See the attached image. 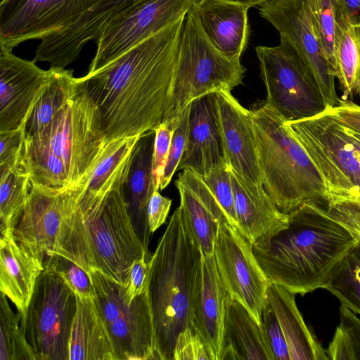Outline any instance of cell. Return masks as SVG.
Returning <instances> with one entry per match:
<instances>
[{
    "label": "cell",
    "instance_id": "cell-2",
    "mask_svg": "<svg viewBox=\"0 0 360 360\" xmlns=\"http://www.w3.org/2000/svg\"><path fill=\"white\" fill-rule=\"evenodd\" d=\"M288 214L286 228L252 245L255 256L271 283L295 295L325 289L358 239L325 200L305 203Z\"/></svg>",
    "mask_w": 360,
    "mask_h": 360
},
{
    "label": "cell",
    "instance_id": "cell-41",
    "mask_svg": "<svg viewBox=\"0 0 360 360\" xmlns=\"http://www.w3.org/2000/svg\"><path fill=\"white\" fill-rule=\"evenodd\" d=\"M260 326L274 360H290L288 346L278 320L266 300L261 314Z\"/></svg>",
    "mask_w": 360,
    "mask_h": 360
},
{
    "label": "cell",
    "instance_id": "cell-29",
    "mask_svg": "<svg viewBox=\"0 0 360 360\" xmlns=\"http://www.w3.org/2000/svg\"><path fill=\"white\" fill-rule=\"evenodd\" d=\"M117 360L112 342L94 300L77 296L69 360Z\"/></svg>",
    "mask_w": 360,
    "mask_h": 360
},
{
    "label": "cell",
    "instance_id": "cell-23",
    "mask_svg": "<svg viewBox=\"0 0 360 360\" xmlns=\"http://www.w3.org/2000/svg\"><path fill=\"white\" fill-rule=\"evenodd\" d=\"M180 195L181 212L203 256L214 255L219 224L228 220L221 207L202 176L184 169L175 181Z\"/></svg>",
    "mask_w": 360,
    "mask_h": 360
},
{
    "label": "cell",
    "instance_id": "cell-32",
    "mask_svg": "<svg viewBox=\"0 0 360 360\" xmlns=\"http://www.w3.org/2000/svg\"><path fill=\"white\" fill-rule=\"evenodd\" d=\"M141 135L124 137L108 143L102 158L90 175L77 184L80 194L99 195L108 189L130 158Z\"/></svg>",
    "mask_w": 360,
    "mask_h": 360
},
{
    "label": "cell",
    "instance_id": "cell-30",
    "mask_svg": "<svg viewBox=\"0 0 360 360\" xmlns=\"http://www.w3.org/2000/svg\"><path fill=\"white\" fill-rule=\"evenodd\" d=\"M51 76L33 103L21 129L24 140L40 132L77 90V77L72 70L50 68Z\"/></svg>",
    "mask_w": 360,
    "mask_h": 360
},
{
    "label": "cell",
    "instance_id": "cell-45",
    "mask_svg": "<svg viewBox=\"0 0 360 360\" xmlns=\"http://www.w3.org/2000/svg\"><path fill=\"white\" fill-rule=\"evenodd\" d=\"M146 256L137 259L130 268L128 284L124 290V299L130 304L134 298L147 290L150 272V259Z\"/></svg>",
    "mask_w": 360,
    "mask_h": 360
},
{
    "label": "cell",
    "instance_id": "cell-21",
    "mask_svg": "<svg viewBox=\"0 0 360 360\" xmlns=\"http://www.w3.org/2000/svg\"><path fill=\"white\" fill-rule=\"evenodd\" d=\"M230 175L238 228L253 246L262 245L288 226V214L278 208L263 186L248 181L231 167Z\"/></svg>",
    "mask_w": 360,
    "mask_h": 360
},
{
    "label": "cell",
    "instance_id": "cell-12",
    "mask_svg": "<svg viewBox=\"0 0 360 360\" xmlns=\"http://www.w3.org/2000/svg\"><path fill=\"white\" fill-rule=\"evenodd\" d=\"M195 0H137L110 20L96 41L92 73L184 17Z\"/></svg>",
    "mask_w": 360,
    "mask_h": 360
},
{
    "label": "cell",
    "instance_id": "cell-15",
    "mask_svg": "<svg viewBox=\"0 0 360 360\" xmlns=\"http://www.w3.org/2000/svg\"><path fill=\"white\" fill-rule=\"evenodd\" d=\"M100 0H0V46L12 49L77 20Z\"/></svg>",
    "mask_w": 360,
    "mask_h": 360
},
{
    "label": "cell",
    "instance_id": "cell-38",
    "mask_svg": "<svg viewBox=\"0 0 360 360\" xmlns=\"http://www.w3.org/2000/svg\"><path fill=\"white\" fill-rule=\"evenodd\" d=\"M44 267L57 273L77 297L95 299L94 287L89 274L72 261L57 254H51L44 257Z\"/></svg>",
    "mask_w": 360,
    "mask_h": 360
},
{
    "label": "cell",
    "instance_id": "cell-46",
    "mask_svg": "<svg viewBox=\"0 0 360 360\" xmlns=\"http://www.w3.org/2000/svg\"><path fill=\"white\" fill-rule=\"evenodd\" d=\"M172 202L171 199L162 196L159 191H154L151 195L147 207V217L152 233L165 222Z\"/></svg>",
    "mask_w": 360,
    "mask_h": 360
},
{
    "label": "cell",
    "instance_id": "cell-27",
    "mask_svg": "<svg viewBox=\"0 0 360 360\" xmlns=\"http://www.w3.org/2000/svg\"><path fill=\"white\" fill-rule=\"evenodd\" d=\"M274 360L261 326L239 302L229 297L219 360Z\"/></svg>",
    "mask_w": 360,
    "mask_h": 360
},
{
    "label": "cell",
    "instance_id": "cell-7",
    "mask_svg": "<svg viewBox=\"0 0 360 360\" xmlns=\"http://www.w3.org/2000/svg\"><path fill=\"white\" fill-rule=\"evenodd\" d=\"M245 71L240 59L228 57L210 41L191 8L184 18L172 91L163 122L174 129L192 101L208 94L231 91L242 83Z\"/></svg>",
    "mask_w": 360,
    "mask_h": 360
},
{
    "label": "cell",
    "instance_id": "cell-39",
    "mask_svg": "<svg viewBox=\"0 0 360 360\" xmlns=\"http://www.w3.org/2000/svg\"><path fill=\"white\" fill-rule=\"evenodd\" d=\"M201 176L221 207L229 221L238 227L234 193L228 164L225 161L214 167L207 175Z\"/></svg>",
    "mask_w": 360,
    "mask_h": 360
},
{
    "label": "cell",
    "instance_id": "cell-48",
    "mask_svg": "<svg viewBox=\"0 0 360 360\" xmlns=\"http://www.w3.org/2000/svg\"><path fill=\"white\" fill-rule=\"evenodd\" d=\"M350 26L360 25V0H344Z\"/></svg>",
    "mask_w": 360,
    "mask_h": 360
},
{
    "label": "cell",
    "instance_id": "cell-9",
    "mask_svg": "<svg viewBox=\"0 0 360 360\" xmlns=\"http://www.w3.org/2000/svg\"><path fill=\"white\" fill-rule=\"evenodd\" d=\"M276 46H258L257 56L266 98L264 104L286 121L309 119L328 110L314 77L295 48L280 37Z\"/></svg>",
    "mask_w": 360,
    "mask_h": 360
},
{
    "label": "cell",
    "instance_id": "cell-33",
    "mask_svg": "<svg viewBox=\"0 0 360 360\" xmlns=\"http://www.w3.org/2000/svg\"><path fill=\"white\" fill-rule=\"evenodd\" d=\"M309 2L323 51L335 75L340 43L350 26L344 0H309Z\"/></svg>",
    "mask_w": 360,
    "mask_h": 360
},
{
    "label": "cell",
    "instance_id": "cell-19",
    "mask_svg": "<svg viewBox=\"0 0 360 360\" xmlns=\"http://www.w3.org/2000/svg\"><path fill=\"white\" fill-rule=\"evenodd\" d=\"M216 95L218 125L226 162L245 179L262 186L250 110L243 107L231 91H222Z\"/></svg>",
    "mask_w": 360,
    "mask_h": 360
},
{
    "label": "cell",
    "instance_id": "cell-49",
    "mask_svg": "<svg viewBox=\"0 0 360 360\" xmlns=\"http://www.w3.org/2000/svg\"><path fill=\"white\" fill-rule=\"evenodd\" d=\"M232 3L248 6L249 7L260 6L265 4L274 3L281 0H222Z\"/></svg>",
    "mask_w": 360,
    "mask_h": 360
},
{
    "label": "cell",
    "instance_id": "cell-44",
    "mask_svg": "<svg viewBox=\"0 0 360 360\" xmlns=\"http://www.w3.org/2000/svg\"><path fill=\"white\" fill-rule=\"evenodd\" d=\"M23 144L21 128L0 131V168L11 167L21 162Z\"/></svg>",
    "mask_w": 360,
    "mask_h": 360
},
{
    "label": "cell",
    "instance_id": "cell-24",
    "mask_svg": "<svg viewBox=\"0 0 360 360\" xmlns=\"http://www.w3.org/2000/svg\"><path fill=\"white\" fill-rule=\"evenodd\" d=\"M250 8L222 0H195L191 6L210 41L234 59H240L248 44Z\"/></svg>",
    "mask_w": 360,
    "mask_h": 360
},
{
    "label": "cell",
    "instance_id": "cell-10",
    "mask_svg": "<svg viewBox=\"0 0 360 360\" xmlns=\"http://www.w3.org/2000/svg\"><path fill=\"white\" fill-rule=\"evenodd\" d=\"M77 295L54 271L44 267L20 321L36 360H69Z\"/></svg>",
    "mask_w": 360,
    "mask_h": 360
},
{
    "label": "cell",
    "instance_id": "cell-17",
    "mask_svg": "<svg viewBox=\"0 0 360 360\" xmlns=\"http://www.w3.org/2000/svg\"><path fill=\"white\" fill-rule=\"evenodd\" d=\"M50 76V69L44 70L0 46V131L21 127Z\"/></svg>",
    "mask_w": 360,
    "mask_h": 360
},
{
    "label": "cell",
    "instance_id": "cell-3",
    "mask_svg": "<svg viewBox=\"0 0 360 360\" xmlns=\"http://www.w3.org/2000/svg\"><path fill=\"white\" fill-rule=\"evenodd\" d=\"M130 160L131 156L103 193L89 196L79 191L75 207L62 221L53 248L46 254L61 255L87 273L98 271L125 288L134 261L152 257L134 229L125 202Z\"/></svg>",
    "mask_w": 360,
    "mask_h": 360
},
{
    "label": "cell",
    "instance_id": "cell-6",
    "mask_svg": "<svg viewBox=\"0 0 360 360\" xmlns=\"http://www.w3.org/2000/svg\"><path fill=\"white\" fill-rule=\"evenodd\" d=\"M285 124L319 171L326 204L360 208V134L341 123L329 110Z\"/></svg>",
    "mask_w": 360,
    "mask_h": 360
},
{
    "label": "cell",
    "instance_id": "cell-5",
    "mask_svg": "<svg viewBox=\"0 0 360 360\" xmlns=\"http://www.w3.org/2000/svg\"><path fill=\"white\" fill-rule=\"evenodd\" d=\"M262 186L278 208L289 214L305 203L326 200L319 171L274 109L250 110Z\"/></svg>",
    "mask_w": 360,
    "mask_h": 360
},
{
    "label": "cell",
    "instance_id": "cell-25",
    "mask_svg": "<svg viewBox=\"0 0 360 360\" xmlns=\"http://www.w3.org/2000/svg\"><path fill=\"white\" fill-rule=\"evenodd\" d=\"M155 131L141 135L132 151L130 167L124 186L125 202L134 229L148 252L152 233L150 231L147 207L155 191L152 174Z\"/></svg>",
    "mask_w": 360,
    "mask_h": 360
},
{
    "label": "cell",
    "instance_id": "cell-35",
    "mask_svg": "<svg viewBox=\"0 0 360 360\" xmlns=\"http://www.w3.org/2000/svg\"><path fill=\"white\" fill-rule=\"evenodd\" d=\"M335 77L345 97L360 95V25L349 26L342 37Z\"/></svg>",
    "mask_w": 360,
    "mask_h": 360
},
{
    "label": "cell",
    "instance_id": "cell-40",
    "mask_svg": "<svg viewBox=\"0 0 360 360\" xmlns=\"http://www.w3.org/2000/svg\"><path fill=\"white\" fill-rule=\"evenodd\" d=\"M190 107L191 104L182 112L179 121L174 129L167 164L160 184V191L165 188L170 183L174 174L177 170L184 151L187 139Z\"/></svg>",
    "mask_w": 360,
    "mask_h": 360
},
{
    "label": "cell",
    "instance_id": "cell-8",
    "mask_svg": "<svg viewBox=\"0 0 360 360\" xmlns=\"http://www.w3.org/2000/svg\"><path fill=\"white\" fill-rule=\"evenodd\" d=\"M77 84L75 94L49 123L24 140V144L61 160L69 171L72 186L90 175L108 145L98 107Z\"/></svg>",
    "mask_w": 360,
    "mask_h": 360
},
{
    "label": "cell",
    "instance_id": "cell-16",
    "mask_svg": "<svg viewBox=\"0 0 360 360\" xmlns=\"http://www.w3.org/2000/svg\"><path fill=\"white\" fill-rule=\"evenodd\" d=\"M79 193L77 186L53 191L32 184L14 229L17 243L44 261L55 245L63 219L75 207Z\"/></svg>",
    "mask_w": 360,
    "mask_h": 360
},
{
    "label": "cell",
    "instance_id": "cell-20",
    "mask_svg": "<svg viewBox=\"0 0 360 360\" xmlns=\"http://www.w3.org/2000/svg\"><path fill=\"white\" fill-rule=\"evenodd\" d=\"M224 162L217 95L211 93L191 103L186 147L176 171L188 169L204 176Z\"/></svg>",
    "mask_w": 360,
    "mask_h": 360
},
{
    "label": "cell",
    "instance_id": "cell-13",
    "mask_svg": "<svg viewBox=\"0 0 360 360\" xmlns=\"http://www.w3.org/2000/svg\"><path fill=\"white\" fill-rule=\"evenodd\" d=\"M214 256L229 297L241 303L260 325L271 283L257 262L251 242L235 225L222 221L214 241Z\"/></svg>",
    "mask_w": 360,
    "mask_h": 360
},
{
    "label": "cell",
    "instance_id": "cell-43",
    "mask_svg": "<svg viewBox=\"0 0 360 360\" xmlns=\"http://www.w3.org/2000/svg\"><path fill=\"white\" fill-rule=\"evenodd\" d=\"M154 131L152 174L155 190L160 191V184L167 164L174 129L163 122Z\"/></svg>",
    "mask_w": 360,
    "mask_h": 360
},
{
    "label": "cell",
    "instance_id": "cell-4",
    "mask_svg": "<svg viewBox=\"0 0 360 360\" xmlns=\"http://www.w3.org/2000/svg\"><path fill=\"white\" fill-rule=\"evenodd\" d=\"M202 259L200 247L177 207L150 259L147 292L155 359L173 360L178 335L186 328L191 329L193 302Z\"/></svg>",
    "mask_w": 360,
    "mask_h": 360
},
{
    "label": "cell",
    "instance_id": "cell-42",
    "mask_svg": "<svg viewBox=\"0 0 360 360\" xmlns=\"http://www.w3.org/2000/svg\"><path fill=\"white\" fill-rule=\"evenodd\" d=\"M173 360H216L202 339L190 328H186L177 336Z\"/></svg>",
    "mask_w": 360,
    "mask_h": 360
},
{
    "label": "cell",
    "instance_id": "cell-28",
    "mask_svg": "<svg viewBox=\"0 0 360 360\" xmlns=\"http://www.w3.org/2000/svg\"><path fill=\"white\" fill-rule=\"evenodd\" d=\"M266 300L278 320L290 360L329 359L316 335L306 324L296 304L295 294L271 283Z\"/></svg>",
    "mask_w": 360,
    "mask_h": 360
},
{
    "label": "cell",
    "instance_id": "cell-47",
    "mask_svg": "<svg viewBox=\"0 0 360 360\" xmlns=\"http://www.w3.org/2000/svg\"><path fill=\"white\" fill-rule=\"evenodd\" d=\"M328 110L341 123L360 134V105L348 99H340L336 106Z\"/></svg>",
    "mask_w": 360,
    "mask_h": 360
},
{
    "label": "cell",
    "instance_id": "cell-18",
    "mask_svg": "<svg viewBox=\"0 0 360 360\" xmlns=\"http://www.w3.org/2000/svg\"><path fill=\"white\" fill-rule=\"evenodd\" d=\"M137 0H100L77 20L41 39L32 60L65 68L89 41H96L108 22Z\"/></svg>",
    "mask_w": 360,
    "mask_h": 360
},
{
    "label": "cell",
    "instance_id": "cell-36",
    "mask_svg": "<svg viewBox=\"0 0 360 360\" xmlns=\"http://www.w3.org/2000/svg\"><path fill=\"white\" fill-rule=\"evenodd\" d=\"M353 312L360 315V245L336 269L325 288Z\"/></svg>",
    "mask_w": 360,
    "mask_h": 360
},
{
    "label": "cell",
    "instance_id": "cell-31",
    "mask_svg": "<svg viewBox=\"0 0 360 360\" xmlns=\"http://www.w3.org/2000/svg\"><path fill=\"white\" fill-rule=\"evenodd\" d=\"M31 187L30 174L22 160L13 167L0 168L1 234H13Z\"/></svg>",
    "mask_w": 360,
    "mask_h": 360
},
{
    "label": "cell",
    "instance_id": "cell-26",
    "mask_svg": "<svg viewBox=\"0 0 360 360\" xmlns=\"http://www.w3.org/2000/svg\"><path fill=\"white\" fill-rule=\"evenodd\" d=\"M44 269V261L18 243L13 234H1L0 290L18 311H25Z\"/></svg>",
    "mask_w": 360,
    "mask_h": 360
},
{
    "label": "cell",
    "instance_id": "cell-37",
    "mask_svg": "<svg viewBox=\"0 0 360 360\" xmlns=\"http://www.w3.org/2000/svg\"><path fill=\"white\" fill-rule=\"evenodd\" d=\"M330 360H360V318L345 305L340 307V323L325 349Z\"/></svg>",
    "mask_w": 360,
    "mask_h": 360
},
{
    "label": "cell",
    "instance_id": "cell-11",
    "mask_svg": "<svg viewBox=\"0 0 360 360\" xmlns=\"http://www.w3.org/2000/svg\"><path fill=\"white\" fill-rule=\"evenodd\" d=\"M95 290L94 302L109 333L117 360L155 359V336L147 290L128 304L124 286L101 272H89Z\"/></svg>",
    "mask_w": 360,
    "mask_h": 360
},
{
    "label": "cell",
    "instance_id": "cell-14",
    "mask_svg": "<svg viewBox=\"0 0 360 360\" xmlns=\"http://www.w3.org/2000/svg\"><path fill=\"white\" fill-rule=\"evenodd\" d=\"M269 21L297 51L319 86L328 109L340 100L335 90L334 70L327 59L316 30L309 0H281L258 7Z\"/></svg>",
    "mask_w": 360,
    "mask_h": 360
},
{
    "label": "cell",
    "instance_id": "cell-1",
    "mask_svg": "<svg viewBox=\"0 0 360 360\" xmlns=\"http://www.w3.org/2000/svg\"><path fill=\"white\" fill-rule=\"evenodd\" d=\"M185 16L101 69L77 77L98 107L108 143L141 135L164 122Z\"/></svg>",
    "mask_w": 360,
    "mask_h": 360
},
{
    "label": "cell",
    "instance_id": "cell-34",
    "mask_svg": "<svg viewBox=\"0 0 360 360\" xmlns=\"http://www.w3.org/2000/svg\"><path fill=\"white\" fill-rule=\"evenodd\" d=\"M22 312L15 313L7 297L0 295V360H36L20 326Z\"/></svg>",
    "mask_w": 360,
    "mask_h": 360
},
{
    "label": "cell",
    "instance_id": "cell-22",
    "mask_svg": "<svg viewBox=\"0 0 360 360\" xmlns=\"http://www.w3.org/2000/svg\"><path fill=\"white\" fill-rule=\"evenodd\" d=\"M229 297L218 271L214 255L203 256L191 311V329L206 343L219 360Z\"/></svg>",
    "mask_w": 360,
    "mask_h": 360
}]
</instances>
